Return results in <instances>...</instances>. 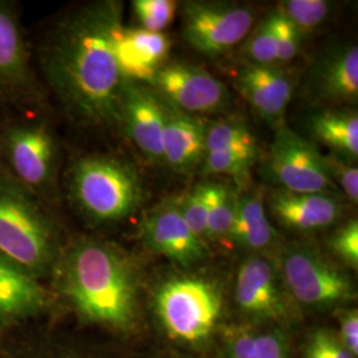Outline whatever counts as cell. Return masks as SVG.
Listing matches in <instances>:
<instances>
[{
    "label": "cell",
    "instance_id": "obj_8",
    "mask_svg": "<svg viewBox=\"0 0 358 358\" xmlns=\"http://www.w3.org/2000/svg\"><path fill=\"white\" fill-rule=\"evenodd\" d=\"M149 87L169 106L195 117L217 113L231 103L226 85L195 65H162Z\"/></svg>",
    "mask_w": 358,
    "mask_h": 358
},
{
    "label": "cell",
    "instance_id": "obj_34",
    "mask_svg": "<svg viewBox=\"0 0 358 358\" xmlns=\"http://www.w3.org/2000/svg\"><path fill=\"white\" fill-rule=\"evenodd\" d=\"M343 345L352 353V356L358 355V315L357 310H343L337 315ZM341 341V343H343Z\"/></svg>",
    "mask_w": 358,
    "mask_h": 358
},
{
    "label": "cell",
    "instance_id": "obj_13",
    "mask_svg": "<svg viewBox=\"0 0 358 358\" xmlns=\"http://www.w3.org/2000/svg\"><path fill=\"white\" fill-rule=\"evenodd\" d=\"M170 51L165 34L121 26L115 36V56L125 83L150 85Z\"/></svg>",
    "mask_w": 358,
    "mask_h": 358
},
{
    "label": "cell",
    "instance_id": "obj_32",
    "mask_svg": "<svg viewBox=\"0 0 358 358\" xmlns=\"http://www.w3.org/2000/svg\"><path fill=\"white\" fill-rule=\"evenodd\" d=\"M272 16L278 43V63H288L297 55L301 35L278 10Z\"/></svg>",
    "mask_w": 358,
    "mask_h": 358
},
{
    "label": "cell",
    "instance_id": "obj_7",
    "mask_svg": "<svg viewBox=\"0 0 358 358\" xmlns=\"http://www.w3.org/2000/svg\"><path fill=\"white\" fill-rule=\"evenodd\" d=\"M267 169L269 177L285 192H331L334 189L324 154L291 129L276 130Z\"/></svg>",
    "mask_w": 358,
    "mask_h": 358
},
{
    "label": "cell",
    "instance_id": "obj_4",
    "mask_svg": "<svg viewBox=\"0 0 358 358\" xmlns=\"http://www.w3.org/2000/svg\"><path fill=\"white\" fill-rule=\"evenodd\" d=\"M71 194L77 207L96 222H118L141 203L138 174L128 164L110 157H87L71 173Z\"/></svg>",
    "mask_w": 358,
    "mask_h": 358
},
{
    "label": "cell",
    "instance_id": "obj_2",
    "mask_svg": "<svg viewBox=\"0 0 358 358\" xmlns=\"http://www.w3.org/2000/svg\"><path fill=\"white\" fill-rule=\"evenodd\" d=\"M63 288L92 322L128 329L137 316V279L128 259L109 244L85 242L65 257Z\"/></svg>",
    "mask_w": 358,
    "mask_h": 358
},
{
    "label": "cell",
    "instance_id": "obj_12",
    "mask_svg": "<svg viewBox=\"0 0 358 358\" xmlns=\"http://www.w3.org/2000/svg\"><path fill=\"white\" fill-rule=\"evenodd\" d=\"M7 154L13 173L29 187H43L51 177L55 141L44 122L11 129L6 138Z\"/></svg>",
    "mask_w": 358,
    "mask_h": 358
},
{
    "label": "cell",
    "instance_id": "obj_16",
    "mask_svg": "<svg viewBox=\"0 0 358 358\" xmlns=\"http://www.w3.org/2000/svg\"><path fill=\"white\" fill-rule=\"evenodd\" d=\"M235 300L247 315L266 319H279L285 307L275 268L267 259L251 256L241 266Z\"/></svg>",
    "mask_w": 358,
    "mask_h": 358
},
{
    "label": "cell",
    "instance_id": "obj_17",
    "mask_svg": "<svg viewBox=\"0 0 358 358\" xmlns=\"http://www.w3.org/2000/svg\"><path fill=\"white\" fill-rule=\"evenodd\" d=\"M235 80L244 100L266 120H279L292 100L291 78L272 65H245Z\"/></svg>",
    "mask_w": 358,
    "mask_h": 358
},
{
    "label": "cell",
    "instance_id": "obj_23",
    "mask_svg": "<svg viewBox=\"0 0 358 358\" xmlns=\"http://www.w3.org/2000/svg\"><path fill=\"white\" fill-rule=\"evenodd\" d=\"M223 183L205 182L196 185L179 205L190 229L202 241L207 239V222Z\"/></svg>",
    "mask_w": 358,
    "mask_h": 358
},
{
    "label": "cell",
    "instance_id": "obj_24",
    "mask_svg": "<svg viewBox=\"0 0 358 358\" xmlns=\"http://www.w3.org/2000/svg\"><path fill=\"white\" fill-rule=\"evenodd\" d=\"M213 150L257 152L251 130L239 120H219L206 129V153Z\"/></svg>",
    "mask_w": 358,
    "mask_h": 358
},
{
    "label": "cell",
    "instance_id": "obj_33",
    "mask_svg": "<svg viewBox=\"0 0 358 358\" xmlns=\"http://www.w3.org/2000/svg\"><path fill=\"white\" fill-rule=\"evenodd\" d=\"M333 252L340 256L350 267L358 266V222L352 219L331 238Z\"/></svg>",
    "mask_w": 358,
    "mask_h": 358
},
{
    "label": "cell",
    "instance_id": "obj_10",
    "mask_svg": "<svg viewBox=\"0 0 358 358\" xmlns=\"http://www.w3.org/2000/svg\"><path fill=\"white\" fill-rule=\"evenodd\" d=\"M120 124L148 159L164 161L165 105L152 87L134 83L125 84Z\"/></svg>",
    "mask_w": 358,
    "mask_h": 358
},
{
    "label": "cell",
    "instance_id": "obj_20",
    "mask_svg": "<svg viewBox=\"0 0 358 358\" xmlns=\"http://www.w3.org/2000/svg\"><path fill=\"white\" fill-rule=\"evenodd\" d=\"M45 306L47 294L38 278L0 255V322L34 316Z\"/></svg>",
    "mask_w": 358,
    "mask_h": 358
},
{
    "label": "cell",
    "instance_id": "obj_29",
    "mask_svg": "<svg viewBox=\"0 0 358 358\" xmlns=\"http://www.w3.org/2000/svg\"><path fill=\"white\" fill-rule=\"evenodd\" d=\"M251 64L273 65L278 63V43L272 13L251 34L247 43Z\"/></svg>",
    "mask_w": 358,
    "mask_h": 358
},
{
    "label": "cell",
    "instance_id": "obj_19",
    "mask_svg": "<svg viewBox=\"0 0 358 358\" xmlns=\"http://www.w3.org/2000/svg\"><path fill=\"white\" fill-rule=\"evenodd\" d=\"M165 105L164 162L179 173H189L206 155V129L201 117L186 115Z\"/></svg>",
    "mask_w": 358,
    "mask_h": 358
},
{
    "label": "cell",
    "instance_id": "obj_25",
    "mask_svg": "<svg viewBox=\"0 0 358 358\" xmlns=\"http://www.w3.org/2000/svg\"><path fill=\"white\" fill-rule=\"evenodd\" d=\"M230 358H285V346L278 333L242 331L232 337Z\"/></svg>",
    "mask_w": 358,
    "mask_h": 358
},
{
    "label": "cell",
    "instance_id": "obj_28",
    "mask_svg": "<svg viewBox=\"0 0 358 358\" xmlns=\"http://www.w3.org/2000/svg\"><path fill=\"white\" fill-rule=\"evenodd\" d=\"M238 203V192L230 186L223 185L208 217L207 239H230L231 230L236 217Z\"/></svg>",
    "mask_w": 358,
    "mask_h": 358
},
{
    "label": "cell",
    "instance_id": "obj_27",
    "mask_svg": "<svg viewBox=\"0 0 358 358\" xmlns=\"http://www.w3.org/2000/svg\"><path fill=\"white\" fill-rule=\"evenodd\" d=\"M257 152L250 150H213L207 152L202 161L203 171L214 176H230L242 178L250 173Z\"/></svg>",
    "mask_w": 358,
    "mask_h": 358
},
{
    "label": "cell",
    "instance_id": "obj_1",
    "mask_svg": "<svg viewBox=\"0 0 358 358\" xmlns=\"http://www.w3.org/2000/svg\"><path fill=\"white\" fill-rule=\"evenodd\" d=\"M121 26L120 3H92L64 17L41 48V68L50 87L81 125L110 128L120 124L127 84L115 56Z\"/></svg>",
    "mask_w": 358,
    "mask_h": 358
},
{
    "label": "cell",
    "instance_id": "obj_22",
    "mask_svg": "<svg viewBox=\"0 0 358 358\" xmlns=\"http://www.w3.org/2000/svg\"><path fill=\"white\" fill-rule=\"evenodd\" d=\"M273 238L275 230L266 213L263 192L255 190L239 196L231 241L247 250H262L272 243Z\"/></svg>",
    "mask_w": 358,
    "mask_h": 358
},
{
    "label": "cell",
    "instance_id": "obj_35",
    "mask_svg": "<svg viewBox=\"0 0 358 358\" xmlns=\"http://www.w3.org/2000/svg\"><path fill=\"white\" fill-rule=\"evenodd\" d=\"M306 358H327L325 353H324L322 345H321L319 333L315 334L313 340L310 341V344L308 346L307 352H306Z\"/></svg>",
    "mask_w": 358,
    "mask_h": 358
},
{
    "label": "cell",
    "instance_id": "obj_3",
    "mask_svg": "<svg viewBox=\"0 0 358 358\" xmlns=\"http://www.w3.org/2000/svg\"><path fill=\"white\" fill-rule=\"evenodd\" d=\"M48 217L20 185L0 179V255L38 278L55 257Z\"/></svg>",
    "mask_w": 358,
    "mask_h": 358
},
{
    "label": "cell",
    "instance_id": "obj_15",
    "mask_svg": "<svg viewBox=\"0 0 358 358\" xmlns=\"http://www.w3.org/2000/svg\"><path fill=\"white\" fill-rule=\"evenodd\" d=\"M269 208L284 227L308 232L321 230L334 223L341 203L331 192H291L275 190L269 195Z\"/></svg>",
    "mask_w": 358,
    "mask_h": 358
},
{
    "label": "cell",
    "instance_id": "obj_31",
    "mask_svg": "<svg viewBox=\"0 0 358 358\" xmlns=\"http://www.w3.org/2000/svg\"><path fill=\"white\" fill-rule=\"evenodd\" d=\"M324 162L334 186H340L346 196L357 203L358 169L356 162H352L340 155L329 153L324 155Z\"/></svg>",
    "mask_w": 358,
    "mask_h": 358
},
{
    "label": "cell",
    "instance_id": "obj_26",
    "mask_svg": "<svg viewBox=\"0 0 358 358\" xmlns=\"http://www.w3.org/2000/svg\"><path fill=\"white\" fill-rule=\"evenodd\" d=\"M331 4L325 0H287L278 11L303 36L320 26L327 19Z\"/></svg>",
    "mask_w": 358,
    "mask_h": 358
},
{
    "label": "cell",
    "instance_id": "obj_6",
    "mask_svg": "<svg viewBox=\"0 0 358 358\" xmlns=\"http://www.w3.org/2000/svg\"><path fill=\"white\" fill-rule=\"evenodd\" d=\"M254 13L238 4L189 1L183 7V36L195 51L217 56L242 43Z\"/></svg>",
    "mask_w": 358,
    "mask_h": 358
},
{
    "label": "cell",
    "instance_id": "obj_5",
    "mask_svg": "<svg viewBox=\"0 0 358 358\" xmlns=\"http://www.w3.org/2000/svg\"><path fill=\"white\" fill-rule=\"evenodd\" d=\"M155 310L173 340L199 343L220 317L222 297L213 282L185 276L165 282L155 296Z\"/></svg>",
    "mask_w": 358,
    "mask_h": 358
},
{
    "label": "cell",
    "instance_id": "obj_21",
    "mask_svg": "<svg viewBox=\"0 0 358 358\" xmlns=\"http://www.w3.org/2000/svg\"><path fill=\"white\" fill-rule=\"evenodd\" d=\"M312 136L331 149V153L349 161L358 157V115L352 108H331L309 118Z\"/></svg>",
    "mask_w": 358,
    "mask_h": 358
},
{
    "label": "cell",
    "instance_id": "obj_30",
    "mask_svg": "<svg viewBox=\"0 0 358 358\" xmlns=\"http://www.w3.org/2000/svg\"><path fill=\"white\" fill-rule=\"evenodd\" d=\"M133 10L142 29L164 34L177 11V3L171 0H134Z\"/></svg>",
    "mask_w": 358,
    "mask_h": 358
},
{
    "label": "cell",
    "instance_id": "obj_11",
    "mask_svg": "<svg viewBox=\"0 0 358 358\" xmlns=\"http://www.w3.org/2000/svg\"><path fill=\"white\" fill-rule=\"evenodd\" d=\"M142 239L150 251L180 266L196 264L207 256L205 241L194 234L174 202L157 207L146 217Z\"/></svg>",
    "mask_w": 358,
    "mask_h": 358
},
{
    "label": "cell",
    "instance_id": "obj_9",
    "mask_svg": "<svg viewBox=\"0 0 358 358\" xmlns=\"http://www.w3.org/2000/svg\"><path fill=\"white\" fill-rule=\"evenodd\" d=\"M282 276L294 299L310 307H325L353 296L349 278L310 248H294L282 260Z\"/></svg>",
    "mask_w": 358,
    "mask_h": 358
},
{
    "label": "cell",
    "instance_id": "obj_18",
    "mask_svg": "<svg viewBox=\"0 0 358 358\" xmlns=\"http://www.w3.org/2000/svg\"><path fill=\"white\" fill-rule=\"evenodd\" d=\"M34 83L16 13L10 4L0 1V93L27 96L34 92Z\"/></svg>",
    "mask_w": 358,
    "mask_h": 358
},
{
    "label": "cell",
    "instance_id": "obj_14",
    "mask_svg": "<svg viewBox=\"0 0 358 358\" xmlns=\"http://www.w3.org/2000/svg\"><path fill=\"white\" fill-rule=\"evenodd\" d=\"M309 92L321 101L349 108L358 100V50L338 47L324 55L310 71Z\"/></svg>",
    "mask_w": 358,
    "mask_h": 358
}]
</instances>
